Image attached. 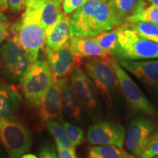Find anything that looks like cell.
<instances>
[{
	"mask_svg": "<svg viewBox=\"0 0 158 158\" xmlns=\"http://www.w3.org/2000/svg\"><path fill=\"white\" fill-rule=\"evenodd\" d=\"M61 124L64 128L65 133H66L68 138L70 140L71 143L75 147H78L82 143L84 139V133L81 128L75 126L74 124L69 123L68 122L64 121L62 118L60 119Z\"/></svg>",
	"mask_w": 158,
	"mask_h": 158,
	"instance_id": "obj_26",
	"label": "cell"
},
{
	"mask_svg": "<svg viewBox=\"0 0 158 158\" xmlns=\"http://www.w3.org/2000/svg\"><path fill=\"white\" fill-rule=\"evenodd\" d=\"M110 6L116 15L125 23V21L133 15L137 14L147 7V0H108Z\"/></svg>",
	"mask_w": 158,
	"mask_h": 158,
	"instance_id": "obj_20",
	"label": "cell"
},
{
	"mask_svg": "<svg viewBox=\"0 0 158 158\" xmlns=\"http://www.w3.org/2000/svg\"><path fill=\"white\" fill-rule=\"evenodd\" d=\"M22 102V97L10 85L0 80V117L14 118Z\"/></svg>",
	"mask_w": 158,
	"mask_h": 158,
	"instance_id": "obj_18",
	"label": "cell"
},
{
	"mask_svg": "<svg viewBox=\"0 0 158 158\" xmlns=\"http://www.w3.org/2000/svg\"><path fill=\"white\" fill-rule=\"evenodd\" d=\"M89 0H62V7L64 14L69 15L84 5Z\"/></svg>",
	"mask_w": 158,
	"mask_h": 158,
	"instance_id": "obj_28",
	"label": "cell"
},
{
	"mask_svg": "<svg viewBox=\"0 0 158 158\" xmlns=\"http://www.w3.org/2000/svg\"><path fill=\"white\" fill-rule=\"evenodd\" d=\"M8 7L11 13H19L24 8L25 0H8Z\"/></svg>",
	"mask_w": 158,
	"mask_h": 158,
	"instance_id": "obj_30",
	"label": "cell"
},
{
	"mask_svg": "<svg viewBox=\"0 0 158 158\" xmlns=\"http://www.w3.org/2000/svg\"><path fill=\"white\" fill-rule=\"evenodd\" d=\"M8 27H0V45H2L8 35Z\"/></svg>",
	"mask_w": 158,
	"mask_h": 158,
	"instance_id": "obj_33",
	"label": "cell"
},
{
	"mask_svg": "<svg viewBox=\"0 0 158 158\" xmlns=\"http://www.w3.org/2000/svg\"><path fill=\"white\" fill-rule=\"evenodd\" d=\"M112 56L133 61L158 59V43L142 38L124 23L118 27L117 45Z\"/></svg>",
	"mask_w": 158,
	"mask_h": 158,
	"instance_id": "obj_2",
	"label": "cell"
},
{
	"mask_svg": "<svg viewBox=\"0 0 158 158\" xmlns=\"http://www.w3.org/2000/svg\"><path fill=\"white\" fill-rule=\"evenodd\" d=\"M0 60L6 78L13 83H21L31 64L27 53L13 37L2 43Z\"/></svg>",
	"mask_w": 158,
	"mask_h": 158,
	"instance_id": "obj_7",
	"label": "cell"
},
{
	"mask_svg": "<svg viewBox=\"0 0 158 158\" xmlns=\"http://www.w3.org/2000/svg\"><path fill=\"white\" fill-rule=\"evenodd\" d=\"M135 21H144L158 25V6L150 5L129 18L125 22L132 23Z\"/></svg>",
	"mask_w": 158,
	"mask_h": 158,
	"instance_id": "obj_25",
	"label": "cell"
},
{
	"mask_svg": "<svg viewBox=\"0 0 158 158\" xmlns=\"http://www.w3.org/2000/svg\"><path fill=\"white\" fill-rule=\"evenodd\" d=\"M158 155V133L149 138L138 158H155Z\"/></svg>",
	"mask_w": 158,
	"mask_h": 158,
	"instance_id": "obj_27",
	"label": "cell"
},
{
	"mask_svg": "<svg viewBox=\"0 0 158 158\" xmlns=\"http://www.w3.org/2000/svg\"><path fill=\"white\" fill-rule=\"evenodd\" d=\"M73 51L80 58H100L110 59L108 53L99 46L93 37H70L69 39Z\"/></svg>",
	"mask_w": 158,
	"mask_h": 158,
	"instance_id": "obj_17",
	"label": "cell"
},
{
	"mask_svg": "<svg viewBox=\"0 0 158 158\" xmlns=\"http://www.w3.org/2000/svg\"><path fill=\"white\" fill-rule=\"evenodd\" d=\"M8 7V0H0V10H6Z\"/></svg>",
	"mask_w": 158,
	"mask_h": 158,
	"instance_id": "obj_34",
	"label": "cell"
},
{
	"mask_svg": "<svg viewBox=\"0 0 158 158\" xmlns=\"http://www.w3.org/2000/svg\"><path fill=\"white\" fill-rule=\"evenodd\" d=\"M0 143L9 158H21L30 149L31 134L21 122L0 117Z\"/></svg>",
	"mask_w": 158,
	"mask_h": 158,
	"instance_id": "obj_5",
	"label": "cell"
},
{
	"mask_svg": "<svg viewBox=\"0 0 158 158\" xmlns=\"http://www.w3.org/2000/svg\"><path fill=\"white\" fill-rule=\"evenodd\" d=\"M54 80V77L47 60L38 57L35 62L31 63L21 83L27 102L39 108Z\"/></svg>",
	"mask_w": 158,
	"mask_h": 158,
	"instance_id": "obj_4",
	"label": "cell"
},
{
	"mask_svg": "<svg viewBox=\"0 0 158 158\" xmlns=\"http://www.w3.org/2000/svg\"><path fill=\"white\" fill-rule=\"evenodd\" d=\"M58 158H78L76 152L56 146Z\"/></svg>",
	"mask_w": 158,
	"mask_h": 158,
	"instance_id": "obj_31",
	"label": "cell"
},
{
	"mask_svg": "<svg viewBox=\"0 0 158 158\" xmlns=\"http://www.w3.org/2000/svg\"><path fill=\"white\" fill-rule=\"evenodd\" d=\"M117 60L122 68L143 82L158 86V60Z\"/></svg>",
	"mask_w": 158,
	"mask_h": 158,
	"instance_id": "obj_15",
	"label": "cell"
},
{
	"mask_svg": "<svg viewBox=\"0 0 158 158\" xmlns=\"http://www.w3.org/2000/svg\"><path fill=\"white\" fill-rule=\"evenodd\" d=\"M47 62L55 78H66L81 64V58L75 54L69 40L56 51L45 47Z\"/></svg>",
	"mask_w": 158,
	"mask_h": 158,
	"instance_id": "obj_10",
	"label": "cell"
},
{
	"mask_svg": "<svg viewBox=\"0 0 158 158\" xmlns=\"http://www.w3.org/2000/svg\"><path fill=\"white\" fill-rule=\"evenodd\" d=\"M61 91L62 110L71 119L81 122L83 117V105L68 78H57Z\"/></svg>",
	"mask_w": 158,
	"mask_h": 158,
	"instance_id": "obj_14",
	"label": "cell"
},
{
	"mask_svg": "<svg viewBox=\"0 0 158 158\" xmlns=\"http://www.w3.org/2000/svg\"><path fill=\"white\" fill-rule=\"evenodd\" d=\"M39 158H58L56 149L51 144H46L41 148Z\"/></svg>",
	"mask_w": 158,
	"mask_h": 158,
	"instance_id": "obj_29",
	"label": "cell"
},
{
	"mask_svg": "<svg viewBox=\"0 0 158 158\" xmlns=\"http://www.w3.org/2000/svg\"><path fill=\"white\" fill-rule=\"evenodd\" d=\"M70 16L63 13L54 28L45 37V47L54 51L60 48L70 39Z\"/></svg>",
	"mask_w": 158,
	"mask_h": 158,
	"instance_id": "obj_19",
	"label": "cell"
},
{
	"mask_svg": "<svg viewBox=\"0 0 158 158\" xmlns=\"http://www.w3.org/2000/svg\"><path fill=\"white\" fill-rule=\"evenodd\" d=\"M155 129V122L145 117L137 118L130 122L124 140L126 148L131 155L138 157Z\"/></svg>",
	"mask_w": 158,
	"mask_h": 158,
	"instance_id": "obj_13",
	"label": "cell"
},
{
	"mask_svg": "<svg viewBox=\"0 0 158 158\" xmlns=\"http://www.w3.org/2000/svg\"><path fill=\"white\" fill-rule=\"evenodd\" d=\"M62 0H25L24 13L39 21L47 37L62 15Z\"/></svg>",
	"mask_w": 158,
	"mask_h": 158,
	"instance_id": "obj_9",
	"label": "cell"
},
{
	"mask_svg": "<svg viewBox=\"0 0 158 158\" xmlns=\"http://www.w3.org/2000/svg\"><path fill=\"white\" fill-rule=\"evenodd\" d=\"M0 158H7V155H6L5 150L4 149L1 143H0Z\"/></svg>",
	"mask_w": 158,
	"mask_h": 158,
	"instance_id": "obj_35",
	"label": "cell"
},
{
	"mask_svg": "<svg viewBox=\"0 0 158 158\" xmlns=\"http://www.w3.org/2000/svg\"><path fill=\"white\" fill-rule=\"evenodd\" d=\"M155 158H158V155H157V156H156V157H155Z\"/></svg>",
	"mask_w": 158,
	"mask_h": 158,
	"instance_id": "obj_40",
	"label": "cell"
},
{
	"mask_svg": "<svg viewBox=\"0 0 158 158\" xmlns=\"http://www.w3.org/2000/svg\"><path fill=\"white\" fill-rule=\"evenodd\" d=\"M70 80L73 88L90 116L93 117L100 116V100L95 86L87 75L80 67H78L71 74Z\"/></svg>",
	"mask_w": 158,
	"mask_h": 158,
	"instance_id": "obj_11",
	"label": "cell"
},
{
	"mask_svg": "<svg viewBox=\"0 0 158 158\" xmlns=\"http://www.w3.org/2000/svg\"><path fill=\"white\" fill-rule=\"evenodd\" d=\"M47 127L54 138L56 146L76 152V147L71 143L62 124H59L55 120H49L47 122Z\"/></svg>",
	"mask_w": 158,
	"mask_h": 158,
	"instance_id": "obj_23",
	"label": "cell"
},
{
	"mask_svg": "<svg viewBox=\"0 0 158 158\" xmlns=\"http://www.w3.org/2000/svg\"><path fill=\"white\" fill-rule=\"evenodd\" d=\"M125 158H138V157H135V156H134L133 155H128V154L127 153V154H126Z\"/></svg>",
	"mask_w": 158,
	"mask_h": 158,
	"instance_id": "obj_38",
	"label": "cell"
},
{
	"mask_svg": "<svg viewBox=\"0 0 158 158\" xmlns=\"http://www.w3.org/2000/svg\"><path fill=\"white\" fill-rule=\"evenodd\" d=\"M125 134L121 124L99 122L89 127L86 138L92 145H114L122 149Z\"/></svg>",
	"mask_w": 158,
	"mask_h": 158,
	"instance_id": "obj_12",
	"label": "cell"
},
{
	"mask_svg": "<svg viewBox=\"0 0 158 158\" xmlns=\"http://www.w3.org/2000/svg\"><path fill=\"white\" fill-rule=\"evenodd\" d=\"M147 2H149L151 5L158 6V0H147Z\"/></svg>",
	"mask_w": 158,
	"mask_h": 158,
	"instance_id": "obj_37",
	"label": "cell"
},
{
	"mask_svg": "<svg viewBox=\"0 0 158 158\" xmlns=\"http://www.w3.org/2000/svg\"><path fill=\"white\" fill-rule=\"evenodd\" d=\"M101 1H103V2H107L108 0H101Z\"/></svg>",
	"mask_w": 158,
	"mask_h": 158,
	"instance_id": "obj_39",
	"label": "cell"
},
{
	"mask_svg": "<svg viewBox=\"0 0 158 158\" xmlns=\"http://www.w3.org/2000/svg\"><path fill=\"white\" fill-rule=\"evenodd\" d=\"M11 31L13 38L27 53L31 63L35 62L44 47L45 29L36 19L23 13L21 19L12 26Z\"/></svg>",
	"mask_w": 158,
	"mask_h": 158,
	"instance_id": "obj_3",
	"label": "cell"
},
{
	"mask_svg": "<svg viewBox=\"0 0 158 158\" xmlns=\"http://www.w3.org/2000/svg\"><path fill=\"white\" fill-rule=\"evenodd\" d=\"M125 151L114 145H95L89 148L87 158H125Z\"/></svg>",
	"mask_w": 158,
	"mask_h": 158,
	"instance_id": "obj_21",
	"label": "cell"
},
{
	"mask_svg": "<svg viewBox=\"0 0 158 158\" xmlns=\"http://www.w3.org/2000/svg\"><path fill=\"white\" fill-rule=\"evenodd\" d=\"M125 23L142 38L158 43V25L144 21Z\"/></svg>",
	"mask_w": 158,
	"mask_h": 158,
	"instance_id": "obj_22",
	"label": "cell"
},
{
	"mask_svg": "<svg viewBox=\"0 0 158 158\" xmlns=\"http://www.w3.org/2000/svg\"><path fill=\"white\" fill-rule=\"evenodd\" d=\"M118 27L112 30L106 31V32L101 33V34L93 37L99 46L106 53H108L110 56H112V54L117 45Z\"/></svg>",
	"mask_w": 158,
	"mask_h": 158,
	"instance_id": "obj_24",
	"label": "cell"
},
{
	"mask_svg": "<svg viewBox=\"0 0 158 158\" xmlns=\"http://www.w3.org/2000/svg\"><path fill=\"white\" fill-rule=\"evenodd\" d=\"M9 19L0 10V27H8Z\"/></svg>",
	"mask_w": 158,
	"mask_h": 158,
	"instance_id": "obj_32",
	"label": "cell"
},
{
	"mask_svg": "<svg viewBox=\"0 0 158 158\" xmlns=\"http://www.w3.org/2000/svg\"><path fill=\"white\" fill-rule=\"evenodd\" d=\"M40 115L41 119L45 122L54 120L62 114V100L60 86L57 78H54L46 93L43 97L40 106Z\"/></svg>",
	"mask_w": 158,
	"mask_h": 158,
	"instance_id": "obj_16",
	"label": "cell"
},
{
	"mask_svg": "<svg viewBox=\"0 0 158 158\" xmlns=\"http://www.w3.org/2000/svg\"><path fill=\"white\" fill-rule=\"evenodd\" d=\"M123 23L107 2L89 0L71 15L70 37H94Z\"/></svg>",
	"mask_w": 158,
	"mask_h": 158,
	"instance_id": "obj_1",
	"label": "cell"
},
{
	"mask_svg": "<svg viewBox=\"0 0 158 158\" xmlns=\"http://www.w3.org/2000/svg\"><path fill=\"white\" fill-rule=\"evenodd\" d=\"M110 61L117 78L118 87L130 106L135 110L148 115L155 114L156 111L152 104L119 64L117 59L113 57Z\"/></svg>",
	"mask_w": 158,
	"mask_h": 158,
	"instance_id": "obj_8",
	"label": "cell"
},
{
	"mask_svg": "<svg viewBox=\"0 0 158 158\" xmlns=\"http://www.w3.org/2000/svg\"><path fill=\"white\" fill-rule=\"evenodd\" d=\"M21 158H38L37 156H35L34 155H31V154H24L21 156Z\"/></svg>",
	"mask_w": 158,
	"mask_h": 158,
	"instance_id": "obj_36",
	"label": "cell"
},
{
	"mask_svg": "<svg viewBox=\"0 0 158 158\" xmlns=\"http://www.w3.org/2000/svg\"><path fill=\"white\" fill-rule=\"evenodd\" d=\"M110 59L87 58L84 62L85 73L110 106L118 88V80Z\"/></svg>",
	"mask_w": 158,
	"mask_h": 158,
	"instance_id": "obj_6",
	"label": "cell"
}]
</instances>
